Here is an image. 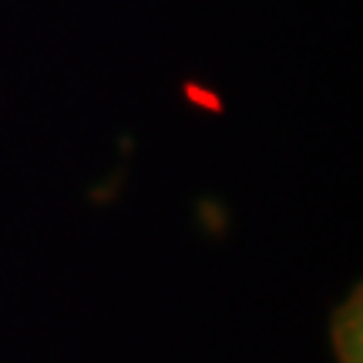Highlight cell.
Segmentation results:
<instances>
[{
    "mask_svg": "<svg viewBox=\"0 0 363 363\" xmlns=\"http://www.w3.org/2000/svg\"><path fill=\"white\" fill-rule=\"evenodd\" d=\"M360 286L343 299V306L333 310L330 320V337H333V350L340 363H360Z\"/></svg>",
    "mask_w": 363,
    "mask_h": 363,
    "instance_id": "cell-1",
    "label": "cell"
},
{
    "mask_svg": "<svg viewBox=\"0 0 363 363\" xmlns=\"http://www.w3.org/2000/svg\"><path fill=\"white\" fill-rule=\"evenodd\" d=\"M185 98L192 104H202V108H208V111H222V104H219V94H208V91H199L195 84H185Z\"/></svg>",
    "mask_w": 363,
    "mask_h": 363,
    "instance_id": "cell-2",
    "label": "cell"
}]
</instances>
